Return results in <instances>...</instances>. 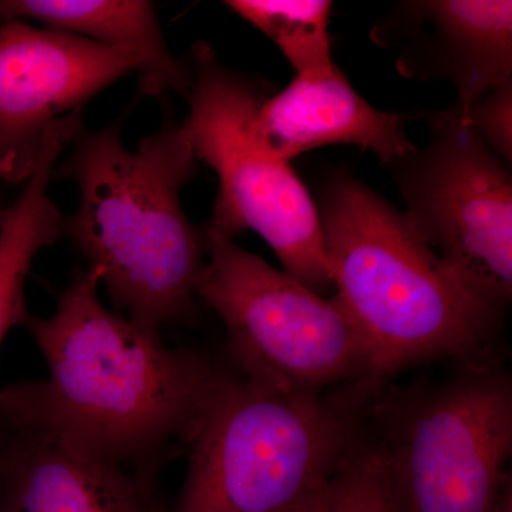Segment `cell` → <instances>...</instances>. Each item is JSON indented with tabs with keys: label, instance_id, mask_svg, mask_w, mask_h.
<instances>
[{
	"label": "cell",
	"instance_id": "7c38bea8",
	"mask_svg": "<svg viewBox=\"0 0 512 512\" xmlns=\"http://www.w3.org/2000/svg\"><path fill=\"white\" fill-rule=\"evenodd\" d=\"M413 116L376 109L332 66L296 74L279 93H271L256 110L252 131L272 156L293 158L325 146H356L390 165L412 153L407 134Z\"/></svg>",
	"mask_w": 512,
	"mask_h": 512
},
{
	"label": "cell",
	"instance_id": "e0dca14e",
	"mask_svg": "<svg viewBox=\"0 0 512 512\" xmlns=\"http://www.w3.org/2000/svg\"><path fill=\"white\" fill-rule=\"evenodd\" d=\"M461 113L485 146L505 164L511 165L512 83L481 94Z\"/></svg>",
	"mask_w": 512,
	"mask_h": 512
},
{
	"label": "cell",
	"instance_id": "7a4b0ae2",
	"mask_svg": "<svg viewBox=\"0 0 512 512\" xmlns=\"http://www.w3.org/2000/svg\"><path fill=\"white\" fill-rule=\"evenodd\" d=\"M72 147L60 174L77 184L79 207L64 234L121 315L157 332L187 323L197 313L207 242L181 207L200 165L181 124L165 121L134 151L117 124L83 128Z\"/></svg>",
	"mask_w": 512,
	"mask_h": 512
},
{
	"label": "cell",
	"instance_id": "5b68a950",
	"mask_svg": "<svg viewBox=\"0 0 512 512\" xmlns=\"http://www.w3.org/2000/svg\"><path fill=\"white\" fill-rule=\"evenodd\" d=\"M363 437L393 512H497L512 490V380L494 360L441 380L379 387Z\"/></svg>",
	"mask_w": 512,
	"mask_h": 512
},
{
	"label": "cell",
	"instance_id": "8992f818",
	"mask_svg": "<svg viewBox=\"0 0 512 512\" xmlns=\"http://www.w3.org/2000/svg\"><path fill=\"white\" fill-rule=\"evenodd\" d=\"M183 60L190 113L181 128L198 163L210 165L220 181L205 234L234 239L254 231L286 274L319 295L332 291L316 202L291 163L269 154L252 131L271 87L224 66L207 43Z\"/></svg>",
	"mask_w": 512,
	"mask_h": 512
},
{
	"label": "cell",
	"instance_id": "30bf717a",
	"mask_svg": "<svg viewBox=\"0 0 512 512\" xmlns=\"http://www.w3.org/2000/svg\"><path fill=\"white\" fill-rule=\"evenodd\" d=\"M370 37L392 50L407 79L450 83L461 111L512 83L510 0H404L380 16Z\"/></svg>",
	"mask_w": 512,
	"mask_h": 512
},
{
	"label": "cell",
	"instance_id": "9c48e42d",
	"mask_svg": "<svg viewBox=\"0 0 512 512\" xmlns=\"http://www.w3.org/2000/svg\"><path fill=\"white\" fill-rule=\"evenodd\" d=\"M147 72L136 50L22 20L0 25V181L26 183L55 121L121 77Z\"/></svg>",
	"mask_w": 512,
	"mask_h": 512
},
{
	"label": "cell",
	"instance_id": "5bb4252c",
	"mask_svg": "<svg viewBox=\"0 0 512 512\" xmlns=\"http://www.w3.org/2000/svg\"><path fill=\"white\" fill-rule=\"evenodd\" d=\"M83 130L82 111L55 121L18 200L0 211V345L10 329L25 326L26 278L33 259L64 235L66 217L50 200L47 185L60 154Z\"/></svg>",
	"mask_w": 512,
	"mask_h": 512
},
{
	"label": "cell",
	"instance_id": "4fadbf2b",
	"mask_svg": "<svg viewBox=\"0 0 512 512\" xmlns=\"http://www.w3.org/2000/svg\"><path fill=\"white\" fill-rule=\"evenodd\" d=\"M0 20H36L46 29L111 47L136 50L147 59L141 92L185 97L188 74L165 43L153 3L144 0H0Z\"/></svg>",
	"mask_w": 512,
	"mask_h": 512
},
{
	"label": "cell",
	"instance_id": "6da1fadb",
	"mask_svg": "<svg viewBox=\"0 0 512 512\" xmlns=\"http://www.w3.org/2000/svg\"><path fill=\"white\" fill-rule=\"evenodd\" d=\"M100 274L86 266L57 293L49 318L25 328L46 379L0 389V419L103 463L158 477L185 436L221 366L160 332L110 312Z\"/></svg>",
	"mask_w": 512,
	"mask_h": 512
},
{
	"label": "cell",
	"instance_id": "2e32d148",
	"mask_svg": "<svg viewBox=\"0 0 512 512\" xmlns=\"http://www.w3.org/2000/svg\"><path fill=\"white\" fill-rule=\"evenodd\" d=\"M326 512H393L379 463L363 434L333 480Z\"/></svg>",
	"mask_w": 512,
	"mask_h": 512
},
{
	"label": "cell",
	"instance_id": "ac0fdd59",
	"mask_svg": "<svg viewBox=\"0 0 512 512\" xmlns=\"http://www.w3.org/2000/svg\"><path fill=\"white\" fill-rule=\"evenodd\" d=\"M497 512H512V490L508 491L498 505Z\"/></svg>",
	"mask_w": 512,
	"mask_h": 512
},
{
	"label": "cell",
	"instance_id": "3957f363",
	"mask_svg": "<svg viewBox=\"0 0 512 512\" xmlns=\"http://www.w3.org/2000/svg\"><path fill=\"white\" fill-rule=\"evenodd\" d=\"M315 202L335 299L369 353L367 387L433 360L490 359L503 313L457 281L403 212L348 173Z\"/></svg>",
	"mask_w": 512,
	"mask_h": 512
},
{
	"label": "cell",
	"instance_id": "ffe728a7",
	"mask_svg": "<svg viewBox=\"0 0 512 512\" xmlns=\"http://www.w3.org/2000/svg\"><path fill=\"white\" fill-rule=\"evenodd\" d=\"M2 210H3V208H0V211H2Z\"/></svg>",
	"mask_w": 512,
	"mask_h": 512
},
{
	"label": "cell",
	"instance_id": "52a82bcc",
	"mask_svg": "<svg viewBox=\"0 0 512 512\" xmlns=\"http://www.w3.org/2000/svg\"><path fill=\"white\" fill-rule=\"evenodd\" d=\"M197 298L220 316L235 372L286 392L367 383L366 343L345 309L234 239L205 234Z\"/></svg>",
	"mask_w": 512,
	"mask_h": 512
},
{
	"label": "cell",
	"instance_id": "8fae6325",
	"mask_svg": "<svg viewBox=\"0 0 512 512\" xmlns=\"http://www.w3.org/2000/svg\"><path fill=\"white\" fill-rule=\"evenodd\" d=\"M0 421V512H170L157 477Z\"/></svg>",
	"mask_w": 512,
	"mask_h": 512
},
{
	"label": "cell",
	"instance_id": "277c9868",
	"mask_svg": "<svg viewBox=\"0 0 512 512\" xmlns=\"http://www.w3.org/2000/svg\"><path fill=\"white\" fill-rule=\"evenodd\" d=\"M370 393L286 392L221 367L183 443L187 474L170 512H326L362 436Z\"/></svg>",
	"mask_w": 512,
	"mask_h": 512
},
{
	"label": "cell",
	"instance_id": "9a60e30c",
	"mask_svg": "<svg viewBox=\"0 0 512 512\" xmlns=\"http://www.w3.org/2000/svg\"><path fill=\"white\" fill-rule=\"evenodd\" d=\"M275 43L296 74L335 66L330 53L328 0H231L225 2Z\"/></svg>",
	"mask_w": 512,
	"mask_h": 512
},
{
	"label": "cell",
	"instance_id": "ba28073f",
	"mask_svg": "<svg viewBox=\"0 0 512 512\" xmlns=\"http://www.w3.org/2000/svg\"><path fill=\"white\" fill-rule=\"evenodd\" d=\"M429 140L387 165L407 224L467 291L504 313L512 296V178L453 104L421 111Z\"/></svg>",
	"mask_w": 512,
	"mask_h": 512
},
{
	"label": "cell",
	"instance_id": "d6986e66",
	"mask_svg": "<svg viewBox=\"0 0 512 512\" xmlns=\"http://www.w3.org/2000/svg\"><path fill=\"white\" fill-rule=\"evenodd\" d=\"M2 441H3V424H2V421H0V448H2Z\"/></svg>",
	"mask_w": 512,
	"mask_h": 512
}]
</instances>
